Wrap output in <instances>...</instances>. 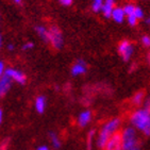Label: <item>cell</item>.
<instances>
[{
	"instance_id": "obj_1",
	"label": "cell",
	"mask_w": 150,
	"mask_h": 150,
	"mask_svg": "<svg viewBox=\"0 0 150 150\" xmlns=\"http://www.w3.org/2000/svg\"><path fill=\"white\" fill-rule=\"evenodd\" d=\"M119 127H120V119L119 118H113L107 121L105 124L102 126L100 132L97 137V146L99 148H104L107 145L108 141L111 139V136H113L115 133H117Z\"/></svg>"
},
{
	"instance_id": "obj_2",
	"label": "cell",
	"mask_w": 150,
	"mask_h": 150,
	"mask_svg": "<svg viewBox=\"0 0 150 150\" xmlns=\"http://www.w3.org/2000/svg\"><path fill=\"white\" fill-rule=\"evenodd\" d=\"M130 120L136 129L143 131L146 135H150V112L146 109H139L133 112Z\"/></svg>"
},
{
	"instance_id": "obj_3",
	"label": "cell",
	"mask_w": 150,
	"mask_h": 150,
	"mask_svg": "<svg viewBox=\"0 0 150 150\" xmlns=\"http://www.w3.org/2000/svg\"><path fill=\"white\" fill-rule=\"evenodd\" d=\"M121 137H122V149L124 150H141V143L137 139L134 128H126L121 133Z\"/></svg>"
},
{
	"instance_id": "obj_4",
	"label": "cell",
	"mask_w": 150,
	"mask_h": 150,
	"mask_svg": "<svg viewBox=\"0 0 150 150\" xmlns=\"http://www.w3.org/2000/svg\"><path fill=\"white\" fill-rule=\"evenodd\" d=\"M49 33H50V42L51 43L52 47L55 48V49H61L64 45V38H63V34L61 30L59 29L58 27L52 26L49 29Z\"/></svg>"
},
{
	"instance_id": "obj_5",
	"label": "cell",
	"mask_w": 150,
	"mask_h": 150,
	"mask_svg": "<svg viewBox=\"0 0 150 150\" xmlns=\"http://www.w3.org/2000/svg\"><path fill=\"white\" fill-rule=\"evenodd\" d=\"M133 52H134V48L131 42L129 40H121L120 44L118 45V53L120 55V58L124 61L128 62L132 58Z\"/></svg>"
},
{
	"instance_id": "obj_6",
	"label": "cell",
	"mask_w": 150,
	"mask_h": 150,
	"mask_svg": "<svg viewBox=\"0 0 150 150\" xmlns=\"http://www.w3.org/2000/svg\"><path fill=\"white\" fill-rule=\"evenodd\" d=\"M105 150H124L122 149V137L121 133H115L111 139L108 141L105 147Z\"/></svg>"
},
{
	"instance_id": "obj_7",
	"label": "cell",
	"mask_w": 150,
	"mask_h": 150,
	"mask_svg": "<svg viewBox=\"0 0 150 150\" xmlns=\"http://www.w3.org/2000/svg\"><path fill=\"white\" fill-rule=\"evenodd\" d=\"M4 75H6L10 79H12V81H16L17 83L21 84V85L26 83L27 81L26 76H25L23 72H21L18 69H15V68H11V67L6 68Z\"/></svg>"
},
{
	"instance_id": "obj_8",
	"label": "cell",
	"mask_w": 150,
	"mask_h": 150,
	"mask_svg": "<svg viewBox=\"0 0 150 150\" xmlns=\"http://www.w3.org/2000/svg\"><path fill=\"white\" fill-rule=\"evenodd\" d=\"M86 72V63L83 60H78L71 67V75L74 77L83 75Z\"/></svg>"
},
{
	"instance_id": "obj_9",
	"label": "cell",
	"mask_w": 150,
	"mask_h": 150,
	"mask_svg": "<svg viewBox=\"0 0 150 150\" xmlns=\"http://www.w3.org/2000/svg\"><path fill=\"white\" fill-rule=\"evenodd\" d=\"M12 85V79H10L6 75H4L0 79V98L3 97L9 92Z\"/></svg>"
},
{
	"instance_id": "obj_10",
	"label": "cell",
	"mask_w": 150,
	"mask_h": 150,
	"mask_svg": "<svg viewBox=\"0 0 150 150\" xmlns=\"http://www.w3.org/2000/svg\"><path fill=\"white\" fill-rule=\"evenodd\" d=\"M114 9H115V0H105L102 6L101 12L105 18H110Z\"/></svg>"
},
{
	"instance_id": "obj_11",
	"label": "cell",
	"mask_w": 150,
	"mask_h": 150,
	"mask_svg": "<svg viewBox=\"0 0 150 150\" xmlns=\"http://www.w3.org/2000/svg\"><path fill=\"white\" fill-rule=\"evenodd\" d=\"M92 120V112L88 110L81 112L78 116V125L80 127H85Z\"/></svg>"
},
{
	"instance_id": "obj_12",
	"label": "cell",
	"mask_w": 150,
	"mask_h": 150,
	"mask_svg": "<svg viewBox=\"0 0 150 150\" xmlns=\"http://www.w3.org/2000/svg\"><path fill=\"white\" fill-rule=\"evenodd\" d=\"M35 31L38 33V38L43 40L44 43H49L50 42L49 29H47L46 27H44V26H38V27H35Z\"/></svg>"
},
{
	"instance_id": "obj_13",
	"label": "cell",
	"mask_w": 150,
	"mask_h": 150,
	"mask_svg": "<svg viewBox=\"0 0 150 150\" xmlns=\"http://www.w3.org/2000/svg\"><path fill=\"white\" fill-rule=\"evenodd\" d=\"M126 16H127V15H126V13H125L124 8H115L114 11H113L111 17L113 18L114 21L120 23L125 20V17H126Z\"/></svg>"
},
{
	"instance_id": "obj_14",
	"label": "cell",
	"mask_w": 150,
	"mask_h": 150,
	"mask_svg": "<svg viewBox=\"0 0 150 150\" xmlns=\"http://www.w3.org/2000/svg\"><path fill=\"white\" fill-rule=\"evenodd\" d=\"M34 105L35 110L38 111V113H40V114L44 113V111L46 109V98L44 96H38V98L35 99Z\"/></svg>"
},
{
	"instance_id": "obj_15",
	"label": "cell",
	"mask_w": 150,
	"mask_h": 150,
	"mask_svg": "<svg viewBox=\"0 0 150 150\" xmlns=\"http://www.w3.org/2000/svg\"><path fill=\"white\" fill-rule=\"evenodd\" d=\"M144 99H145V93L143 92V91L137 92L133 95L132 103L134 104V105H141V104L144 102Z\"/></svg>"
},
{
	"instance_id": "obj_16",
	"label": "cell",
	"mask_w": 150,
	"mask_h": 150,
	"mask_svg": "<svg viewBox=\"0 0 150 150\" xmlns=\"http://www.w3.org/2000/svg\"><path fill=\"white\" fill-rule=\"evenodd\" d=\"M49 139H50V142H51L52 146L55 148V149H59L61 147V141L59 139V136L53 132H50L49 133Z\"/></svg>"
},
{
	"instance_id": "obj_17",
	"label": "cell",
	"mask_w": 150,
	"mask_h": 150,
	"mask_svg": "<svg viewBox=\"0 0 150 150\" xmlns=\"http://www.w3.org/2000/svg\"><path fill=\"white\" fill-rule=\"evenodd\" d=\"M103 3H104V0H93V3H92L93 11L96 12V13L101 12V9H102Z\"/></svg>"
},
{
	"instance_id": "obj_18",
	"label": "cell",
	"mask_w": 150,
	"mask_h": 150,
	"mask_svg": "<svg viewBox=\"0 0 150 150\" xmlns=\"http://www.w3.org/2000/svg\"><path fill=\"white\" fill-rule=\"evenodd\" d=\"M94 135H95V130H91L88 132V135H87V150H93V139H94Z\"/></svg>"
},
{
	"instance_id": "obj_19",
	"label": "cell",
	"mask_w": 150,
	"mask_h": 150,
	"mask_svg": "<svg viewBox=\"0 0 150 150\" xmlns=\"http://www.w3.org/2000/svg\"><path fill=\"white\" fill-rule=\"evenodd\" d=\"M135 8L136 6H134L133 4H126V6H124V11L125 13H126V15L127 16H129V15L131 14H134V11H135Z\"/></svg>"
},
{
	"instance_id": "obj_20",
	"label": "cell",
	"mask_w": 150,
	"mask_h": 150,
	"mask_svg": "<svg viewBox=\"0 0 150 150\" xmlns=\"http://www.w3.org/2000/svg\"><path fill=\"white\" fill-rule=\"evenodd\" d=\"M127 20H128V23L130 25V26H135L136 23H137V17H136L134 14H131L129 16H127Z\"/></svg>"
},
{
	"instance_id": "obj_21",
	"label": "cell",
	"mask_w": 150,
	"mask_h": 150,
	"mask_svg": "<svg viewBox=\"0 0 150 150\" xmlns=\"http://www.w3.org/2000/svg\"><path fill=\"white\" fill-rule=\"evenodd\" d=\"M142 44L144 45L146 48H149L150 47V36L149 35H144L142 36Z\"/></svg>"
},
{
	"instance_id": "obj_22",
	"label": "cell",
	"mask_w": 150,
	"mask_h": 150,
	"mask_svg": "<svg viewBox=\"0 0 150 150\" xmlns=\"http://www.w3.org/2000/svg\"><path fill=\"white\" fill-rule=\"evenodd\" d=\"M134 15H135L136 17H137V19H142V18L144 17V11L142 10V8L136 6L135 11H134Z\"/></svg>"
},
{
	"instance_id": "obj_23",
	"label": "cell",
	"mask_w": 150,
	"mask_h": 150,
	"mask_svg": "<svg viewBox=\"0 0 150 150\" xmlns=\"http://www.w3.org/2000/svg\"><path fill=\"white\" fill-rule=\"evenodd\" d=\"M33 47H34V44L31 43V42H27L23 45V51H28V50H31Z\"/></svg>"
},
{
	"instance_id": "obj_24",
	"label": "cell",
	"mask_w": 150,
	"mask_h": 150,
	"mask_svg": "<svg viewBox=\"0 0 150 150\" xmlns=\"http://www.w3.org/2000/svg\"><path fill=\"white\" fill-rule=\"evenodd\" d=\"M6 66H4V63H3L2 61H0V79L2 78L4 74H6Z\"/></svg>"
},
{
	"instance_id": "obj_25",
	"label": "cell",
	"mask_w": 150,
	"mask_h": 150,
	"mask_svg": "<svg viewBox=\"0 0 150 150\" xmlns=\"http://www.w3.org/2000/svg\"><path fill=\"white\" fill-rule=\"evenodd\" d=\"M60 2H61V4L64 6H71L72 0H60Z\"/></svg>"
},
{
	"instance_id": "obj_26",
	"label": "cell",
	"mask_w": 150,
	"mask_h": 150,
	"mask_svg": "<svg viewBox=\"0 0 150 150\" xmlns=\"http://www.w3.org/2000/svg\"><path fill=\"white\" fill-rule=\"evenodd\" d=\"M145 109H146L148 112H150V97L148 98V100L146 101V103H145Z\"/></svg>"
},
{
	"instance_id": "obj_27",
	"label": "cell",
	"mask_w": 150,
	"mask_h": 150,
	"mask_svg": "<svg viewBox=\"0 0 150 150\" xmlns=\"http://www.w3.org/2000/svg\"><path fill=\"white\" fill-rule=\"evenodd\" d=\"M38 150H50V149L48 147H47V146L43 145V146H40V147L38 148Z\"/></svg>"
},
{
	"instance_id": "obj_28",
	"label": "cell",
	"mask_w": 150,
	"mask_h": 150,
	"mask_svg": "<svg viewBox=\"0 0 150 150\" xmlns=\"http://www.w3.org/2000/svg\"><path fill=\"white\" fill-rule=\"evenodd\" d=\"M8 49H9L10 51L14 50V45H13V44H9V45H8Z\"/></svg>"
},
{
	"instance_id": "obj_29",
	"label": "cell",
	"mask_w": 150,
	"mask_h": 150,
	"mask_svg": "<svg viewBox=\"0 0 150 150\" xmlns=\"http://www.w3.org/2000/svg\"><path fill=\"white\" fill-rule=\"evenodd\" d=\"M2 118H3V113H2V110L0 109V125L2 122Z\"/></svg>"
},
{
	"instance_id": "obj_30",
	"label": "cell",
	"mask_w": 150,
	"mask_h": 150,
	"mask_svg": "<svg viewBox=\"0 0 150 150\" xmlns=\"http://www.w3.org/2000/svg\"><path fill=\"white\" fill-rule=\"evenodd\" d=\"M6 143H3V144L0 146V150H6Z\"/></svg>"
},
{
	"instance_id": "obj_31",
	"label": "cell",
	"mask_w": 150,
	"mask_h": 150,
	"mask_svg": "<svg viewBox=\"0 0 150 150\" xmlns=\"http://www.w3.org/2000/svg\"><path fill=\"white\" fill-rule=\"evenodd\" d=\"M135 68H136V64L135 63H134V64H132V68H131V71H133V70H134V69H135Z\"/></svg>"
},
{
	"instance_id": "obj_32",
	"label": "cell",
	"mask_w": 150,
	"mask_h": 150,
	"mask_svg": "<svg viewBox=\"0 0 150 150\" xmlns=\"http://www.w3.org/2000/svg\"><path fill=\"white\" fill-rule=\"evenodd\" d=\"M21 1H23V0H14V2L17 3V4H20V3H21Z\"/></svg>"
},
{
	"instance_id": "obj_33",
	"label": "cell",
	"mask_w": 150,
	"mask_h": 150,
	"mask_svg": "<svg viewBox=\"0 0 150 150\" xmlns=\"http://www.w3.org/2000/svg\"><path fill=\"white\" fill-rule=\"evenodd\" d=\"M2 46V38H1V34H0V48Z\"/></svg>"
},
{
	"instance_id": "obj_34",
	"label": "cell",
	"mask_w": 150,
	"mask_h": 150,
	"mask_svg": "<svg viewBox=\"0 0 150 150\" xmlns=\"http://www.w3.org/2000/svg\"><path fill=\"white\" fill-rule=\"evenodd\" d=\"M148 63H149V65H150V51H149V53H148Z\"/></svg>"
},
{
	"instance_id": "obj_35",
	"label": "cell",
	"mask_w": 150,
	"mask_h": 150,
	"mask_svg": "<svg viewBox=\"0 0 150 150\" xmlns=\"http://www.w3.org/2000/svg\"><path fill=\"white\" fill-rule=\"evenodd\" d=\"M147 23H148V25H149V26H150V17L147 19Z\"/></svg>"
},
{
	"instance_id": "obj_36",
	"label": "cell",
	"mask_w": 150,
	"mask_h": 150,
	"mask_svg": "<svg viewBox=\"0 0 150 150\" xmlns=\"http://www.w3.org/2000/svg\"><path fill=\"white\" fill-rule=\"evenodd\" d=\"M0 18H1V14H0Z\"/></svg>"
}]
</instances>
